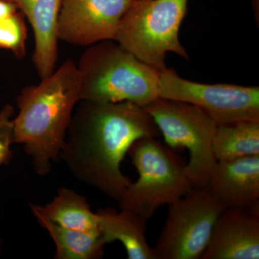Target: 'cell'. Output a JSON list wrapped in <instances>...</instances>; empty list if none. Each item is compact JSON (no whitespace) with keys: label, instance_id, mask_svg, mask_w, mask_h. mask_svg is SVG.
Returning a JSON list of instances; mask_svg holds the SVG:
<instances>
[{"label":"cell","instance_id":"cell-6","mask_svg":"<svg viewBox=\"0 0 259 259\" xmlns=\"http://www.w3.org/2000/svg\"><path fill=\"white\" fill-rule=\"evenodd\" d=\"M144 109L168 146L188 149L190 160L185 170L192 187H207L217 162L212 151L216 122L198 107L161 97Z\"/></svg>","mask_w":259,"mask_h":259},{"label":"cell","instance_id":"cell-3","mask_svg":"<svg viewBox=\"0 0 259 259\" xmlns=\"http://www.w3.org/2000/svg\"><path fill=\"white\" fill-rule=\"evenodd\" d=\"M76 66L81 101L131 102L144 107L159 97L160 71L115 40L90 46Z\"/></svg>","mask_w":259,"mask_h":259},{"label":"cell","instance_id":"cell-14","mask_svg":"<svg viewBox=\"0 0 259 259\" xmlns=\"http://www.w3.org/2000/svg\"><path fill=\"white\" fill-rule=\"evenodd\" d=\"M32 214L58 226L89 231L98 228V215L90 208L86 197L69 189H59L57 195L46 205L30 204Z\"/></svg>","mask_w":259,"mask_h":259},{"label":"cell","instance_id":"cell-20","mask_svg":"<svg viewBox=\"0 0 259 259\" xmlns=\"http://www.w3.org/2000/svg\"></svg>","mask_w":259,"mask_h":259},{"label":"cell","instance_id":"cell-18","mask_svg":"<svg viewBox=\"0 0 259 259\" xmlns=\"http://www.w3.org/2000/svg\"><path fill=\"white\" fill-rule=\"evenodd\" d=\"M14 112V107L10 105L0 110V166L8 164L13 156L11 146L15 143Z\"/></svg>","mask_w":259,"mask_h":259},{"label":"cell","instance_id":"cell-4","mask_svg":"<svg viewBox=\"0 0 259 259\" xmlns=\"http://www.w3.org/2000/svg\"><path fill=\"white\" fill-rule=\"evenodd\" d=\"M189 0H134L121 20L115 41L158 71L168 52L188 60L179 38Z\"/></svg>","mask_w":259,"mask_h":259},{"label":"cell","instance_id":"cell-10","mask_svg":"<svg viewBox=\"0 0 259 259\" xmlns=\"http://www.w3.org/2000/svg\"><path fill=\"white\" fill-rule=\"evenodd\" d=\"M207 187L226 208L259 214V156L218 161Z\"/></svg>","mask_w":259,"mask_h":259},{"label":"cell","instance_id":"cell-16","mask_svg":"<svg viewBox=\"0 0 259 259\" xmlns=\"http://www.w3.org/2000/svg\"><path fill=\"white\" fill-rule=\"evenodd\" d=\"M212 151L217 161L259 156V120L218 125Z\"/></svg>","mask_w":259,"mask_h":259},{"label":"cell","instance_id":"cell-13","mask_svg":"<svg viewBox=\"0 0 259 259\" xmlns=\"http://www.w3.org/2000/svg\"><path fill=\"white\" fill-rule=\"evenodd\" d=\"M98 227L107 243L118 241L129 259H156L154 249L146 236V220L131 211L99 209Z\"/></svg>","mask_w":259,"mask_h":259},{"label":"cell","instance_id":"cell-17","mask_svg":"<svg viewBox=\"0 0 259 259\" xmlns=\"http://www.w3.org/2000/svg\"><path fill=\"white\" fill-rule=\"evenodd\" d=\"M26 25L20 12L0 23V49L9 50L22 59L26 54Z\"/></svg>","mask_w":259,"mask_h":259},{"label":"cell","instance_id":"cell-1","mask_svg":"<svg viewBox=\"0 0 259 259\" xmlns=\"http://www.w3.org/2000/svg\"><path fill=\"white\" fill-rule=\"evenodd\" d=\"M159 134L144 107L132 102L80 101L59 158L78 180L119 202L132 182L120 168L130 147Z\"/></svg>","mask_w":259,"mask_h":259},{"label":"cell","instance_id":"cell-7","mask_svg":"<svg viewBox=\"0 0 259 259\" xmlns=\"http://www.w3.org/2000/svg\"><path fill=\"white\" fill-rule=\"evenodd\" d=\"M154 249L156 259H200L226 207L207 187L192 188L169 204Z\"/></svg>","mask_w":259,"mask_h":259},{"label":"cell","instance_id":"cell-8","mask_svg":"<svg viewBox=\"0 0 259 259\" xmlns=\"http://www.w3.org/2000/svg\"><path fill=\"white\" fill-rule=\"evenodd\" d=\"M158 90L161 98L198 107L218 125L259 120L258 87L195 82L166 68L159 72Z\"/></svg>","mask_w":259,"mask_h":259},{"label":"cell","instance_id":"cell-12","mask_svg":"<svg viewBox=\"0 0 259 259\" xmlns=\"http://www.w3.org/2000/svg\"><path fill=\"white\" fill-rule=\"evenodd\" d=\"M31 25L35 39L33 64L40 79L56 70L58 23L61 0H10Z\"/></svg>","mask_w":259,"mask_h":259},{"label":"cell","instance_id":"cell-11","mask_svg":"<svg viewBox=\"0 0 259 259\" xmlns=\"http://www.w3.org/2000/svg\"><path fill=\"white\" fill-rule=\"evenodd\" d=\"M259 214L226 208L200 259H258Z\"/></svg>","mask_w":259,"mask_h":259},{"label":"cell","instance_id":"cell-19","mask_svg":"<svg viewBox=\"0 0 259 259\" xmlns=\"http://www.w3.org/2000/svg\"><path fill=\"white\" fill-rule=\"evenodd\" d=\"M18 11V8L13 2L10 0H0V23Z\"/></svg>","mask_w":259,"mask_h":259},{"label":"cell","instance_id":"cell-5","mask_svg":"<svg viewBox=\"0 0 259 259\" xmlns=\"http://www.w3.org/2000/svg\"><path fill=\"white\" fill-rule=\"evenodd\" d=\"M127 153L139 179L131 182L121 197L120 209L136 213L147 221L162 206L176 202L193 188L185 165L156 138L136 140Z\"/></svg>","mask_w":259,"mask_h":259},{"label":"cell","instance_id":"cell-9","mask_svg":"<svg viewBox=\"0 0 259 259\" xmlns=\"http://www.w3.org/2000/svg\"><path fill=\"white\" fill-rule=\"evenodd\" d=\"M134 0H61L58 37L61 41L90 47L115 40L122 18Z\"/></svg>","mask_w":259,"mask_h":259},{"label":"cell","instance_id":"cell-15","mask_svg":"<svg viewBox=\"0 0 259 259\" xmlns=\"http://www.w3.org/2000/svg\"><path fill=\"white\" fill-rule=\"evenodd\" d=\"M56 245V259H97L104 255L107 244L100 228L83 231L58 226L41 216H35Z\"/></svg>","mask_w":259,"mask_h":259},{"label":"cell","instance_id":"cell-2","mask_svg":"<svg viewBox=\"0 0 259 259\" xmlns=\"http://www.w3.org/2000/svg\"><path fill=\"white\" fill-rule=\"evenodd\" d=\"M81 100L79 71L71 59L40 83L20 91L18 114L13 119L14 141L23 145L40 176L49 174L53 162L59 159L73 113Z\"/></svg>","mask_w":259,"mask_h":259}]
</instances>
